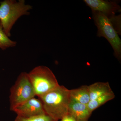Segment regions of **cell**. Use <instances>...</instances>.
Here are the masks:
<instances>
[{
	"label": "cell",
	"mask_w": 121,
	"mask_h": 121,
	"mask_svg": "<svg viewBox=\"0 0 121 121\" xmlns=\"http://www.w3.org/2000/svg\"><path fill=\"white\" fill-rule=\"evenodd\" d=\"M43 103L46 114L58 121L68 114L71 101L70 90L59 86L39 98Z\"/></svg>",
	"instance_id": "6da1fadb"
},
{
	"label": "cell",
	"mask_w": 121,
	"mask_h": 121,
	"mask_svg": "<svg viewBox=\"0 0 121 121\" xmlns=\"http://www.w3.org/2000/svg\"><path fill=\"white\" fill-rule=\"evenodd\" d=\"M32 7L24 0H4L0 2V21L5 34L11 36L13 27L23 16L29 15Z\"/></svg>",
	"instance_id": "7a4b0ae2"
},
{
	"label": "cell",
	"mask_w": 121,
	"mask_h": 121,
	"mask_svg": "<svg viewBox=\"0 0 121 121\" xmlns=\"http://www.w3.org/2000/svg\"><path fill=\"white\" fill-rule=\"evenodd\" d=\"M36 96L40 97L59 86L55 76L47 67H36L28 73Z\"/></svg>",
	"instance_id": "3957f363"
},
{
	"label": "cell",
	"mask_w": 121,
	"mask_h": 121,
	"mask_svg": "<svg viewBox=\"0 0 121 121\" xmlns=\"http://www.w3.org/2000/svg\"><path fill=\"white\" fill-rule=\"evenodd\" d=\"M93 18L98 29L97 35L105 38L113 48L114 56L118 60L121 58V40L109 18L103 13L92 11Z\"/></svg>",
	"instance_id": "277c9868"
},
{
	"label": "cell",
	"mask_w": 121,
	"mask_h": 121,
	"mask_svg": "<svg viewBox=\"0 0 121 121\" xmlns=\"http://www.w3.org/2000/svg\"><path fill=\"white\" fill-rule=\"evenodd\" d=\"M10 110L36 96L35 91L27 72H21L10 90Z\"/></svg>",
	"instance_id": "5b68a950"
},
{
	"label": "cell",
	"mask_w": 121,
	"mask_h": 121,
	"mask_svg": "<svg viewBox=\"0 0 121 121\" xmlns=\"http://www.w3.org/2000/svg\"><path fill=\"white\" fill-rule=\"evenodd\" d=\"M13 111L17 114V116L26 118L46 114L41 99L35 97L17 106Z\"/></svg>",
	"instance_id": "8992f818"
},
{
	"label": "cell",
	"mask_w": 121,
	"mask_h": 121,
	"mask_svg": "<svg viewBox=\"0 0 121 121\" xmlns=\"http://www.w3.org/2000/svg\"><path fill=\"white\" fill-rule=\"evenodd\" d=\"M84 1L92 11L100 12L108 18L121 12V7L117 1L103 0H84Z\"/></svg>",
	"instance_id": "52a82bcc"
},
{
	"label": "cell",
	"mask_w": 121,
	"mask_h": 121,
	"mask_svg": "<svg viewBox=\"0 0 121 121\" xmlns=\"http://www.w3.org/2000/svg\"><path fill=\"white\" fill-rule=\"evenodd\" d=\"M92 112L89 110L87 105L71 101L68 114L77 121H88Z\"/></svg>",
	"instance_id": "ba28073f"
},
{
	"label": "cell",
	"mask_w": 121,
	"mask_h": 121,
	"mask_svg": "<svg viewBox=\"0 0 121 121\" xmlns=\"http://www.w3.org/2000/svg\"><path fill=\"white\" fill-rule=\"evenodd\" d=\"M90 101L113 92L108 82H97L88 86Z\"/></svg>",
	"instance_id": "9c48e42d"
},
{
	"label": "cell",
	"mask_w": 121,
	"mask_h": 121,
	"mask_svg": "<svg viewBox=\"0 0 121 121\" xmlns=\"http://www.w3.org/2000/svg\"><path fill=\"white\" fill-rule=\"evenodd\" d=\"M70 95L71 101L86 105L90 101L89 86L86 85L82 86L78 89L70 90Z\"/></svg>",
	"instance_id": "30bf717a"
},
{
	"label": "cell",
	"mask_w": 121,
	"mask_h": 121,
	"mask_svg": "<svg viewBox=\"0 0 121 121\" xmlns=\"http://www.w3.org/2000/svg\"><path fill=\"white\" fill-rule=\"evenodd\" d=\"M115 97V95L113 92L90 101L87 104V107L89 110L92 112L93 111L107 102L113 99Z\"/></svg>",
	"instance_id": "8fae6325"
},
{
	"label": "cell",
	"mask_w": 121,
	"mask_h": 121,
	"mask_svg": "<svg viewBox=\"0 0 121 121\" xmlns=\"http://www.w3.org/2000/svg\"><path fill=\"white\" fill-rule=\"evenodd\" d=\"M17 43L16 41L11 39L5 34L0 21V48L2 50H6L9 48L14 47Z\"/></svg>",
	"instance_id": "7c38bea8"
},
{
	"label": "cell",
	"mask_w": 121,
	"mask_h": 121,
	"mask_svg": "<svg viewBox=\"0 0 121 121\" xmlns=\"http://www.w3.org/2000/svg\"><path fill=\"white\" fill-rule=\"evenodd\" d=\"M14 121H56L46 114L26 118L17 116Z\"/></svg>",
	"instance_id": "4fadbf2b"
},
{
	"label": "cell",
	"mask_w": 121,
	"mask_h": 121,
	"mask_svg": "<svg viewBox=\"0 0 121 121\" xmlns=\"http://www.w3.org/2000/svg\"><path fill=\"white\" fill-rule=\"evenodd\" d=\"M60 121H77L70 115L68 114L67 115L63 117L60 119Z\"/></svg>",
	"instance_id": "5bb4252c"
}]
</instances>
